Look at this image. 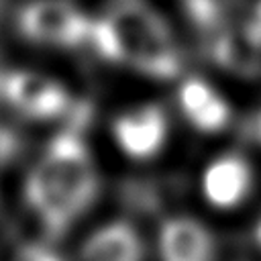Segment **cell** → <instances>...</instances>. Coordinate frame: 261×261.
<instances>
[{"label":"cell","mask_w":261,"mask_h":261,"mask_svg":"<svg viewBox=\"0 0 261 261\" xmlns=\"http://www.w3.org/2000/svg\"><path fill=\"white\" fill-rule=\"evenodd\" d=\"M98 192L96 161L75 130H63L45 145L22 186L27 208L51 237L71 228L92 208Z\"/></svg>","instance_id":"obj_1"},{"label":"cell","mask_w":261,"mask_h":261,"mask_svg":"<svg viewBox=\"0 0 261 261\" xmlns=\"http://www.w3.org/2000/svg\"><path fill=\"white\" fill-rule=\"evenodd\" d=\"M167 33H171L167 22L151 6L139 0H124L102 18L92 20L88 43L104 59L133 67L143 51Z\"/></svg>","instance_id":"obj_2"},{"label":"cell","mask_w":261,"mask_h":261,"mask_svg":"<svg viewBox=\"0 0 261 261\" xmlns=\"http://www.w3.org/2000/svg\"><path fill=\"white\" fill-rule=\"evenodd\" d=\"M20 39L41 47H77L88 43L92 20L67 0H29L14 14Z\"/></svg>","instance_id":"obj_3"},{"label":"cell","mask_w":261,"mask_h":261,"mask_svg":"<svg viewBox=\"0 0 261 261\" xmlns=\"http://www.w3.org/2000/svg\"><path fill=\"white\" fill-rule=\"evenodd\" d=\"M4 100L31 120H51L61 116L69 106L65 88L35 71L10 73L4 88Z\"/></svg>","instance_id":"obj_4"},{"label":"cell","mask_w":261,"mask_h":261,"mask_svg":"<svg viewBox=\"0 0 261 261\" xmlns=\"http://www.w3.org/2000/svg\"><path fill=\"white\" fill-rule=\"evenodd\" d=\"M114 141L133 159L155 157L167 139V114L159 104H145L120 114L112 124Z\"/></svg>","instance_id":"obj_5"},{"label":"cell","mask_w":261,"mask_h":261,"mask_svg":"<svg viewBox=\"0 0 261 261\" xmlns=\"http://www.w3.org/2000/svg\"><path fill=\"white\" fill-rule=\"evenodd\" d=\"M161 261H214L216 245L212 232L190 216L167 218L157 234Z\"/></svg>","instance_id":"obj_6"},{"label":"cell","mask_w":261,"mask_h":261,"mask_svg":"<svg viewBox=\"0 0 261 261\" xmlns=\"http://www.w3.org/2000/svg\"><path fill=\"white\" fill-rule=\"evenodd\" d=\"M253 188V169L249 161L237 153H226L214 159L202 177V192L216 208L239 206Z\"/></svg>","instance_id":"obj_7"},{"label":"cell","mask_w":261,"mask_h":261,"mask_svg":"<svg viewBox=\"0 0 261 261\" xmlns=\"http://www.w3.org/2000/svg\"><path fill=\"white\" fill-rule=\"evenodd\" d=\"M82 261H145V241L126 220L102 224L80 247Z\"/></svg>","instance_id":"obj_8"},{"label":"cell","mask_w":261,"mask_h":261,"mask_svg":"<svg viewBox=\"0 0 261 261\" xmlns=\"http://www.w3.org/2000/svg\"><path fill=\"white\" fill-rule=\"evenodd\" d=\"M179 108L190 124L202 133H218L230 120L226 100L204 80L190 77L179 86Z\"/></svg>","instance_id":"obj_9"},{"label":"cell","mask_w":261,"mask_h":261,"mask_svg":"<svg viewBox=\"0 0 261 261\" xmlns=\"http://www.w3.org/2000/svg\"><path fill=\"white\" fill-rule=\"evenodd\" d=\"M212 57L226 71L251 77L261 73V41L247 27H224L212 41Z\"/></svg>","instance_id":"obj_10"},{"label":"cell","mask_w":261,"mask_h":261,"mask_svg":"<svg viewBox=\"0 0 261 261\" xmlns=\"http://www.w3.org/2000/svg\"><path fill=\"white\" fill-rule=\"evenodd\" d=\"M232 2L234 0H184V6L196 24L212 29L226 18Z\"/></svg>","instance_id":"obj_11"},{"label":"cell","mask_w":261,"mask_h":261,"mask_svg":"<svg viewBox=\"0 0 261 261\" xmlns=\"http://www.w3.org/2000/svg\"><path fill=\"white\" fill-rule=\"evenodd\" d=\"M16 261H65V259L47 245H29L20 251Z\"/></svg>","instance_id":"obj_12"},{"label":"cell","mask_w":261,"mask_h":261,"mask_svg":"<svg viewBox=\"0 0 261 261\" xmlns=\"http://www.w3.org/2000/svg\"><path fill=\"white\" fill-rule=\"evenodd\" d=\"M253 33H255V37H259V41H261V0L255 4V8H253V12H251V18L245 22Z\"/></svg>","instance_id":"obj_13"},{"label":"cell","mask_w":261,"mask_h":261,"mask_svg":"<svg viewBox=\"0 0 261 261\" xmlns=\"http://www.w3.org/2000/svg\"><path fill=\"white\" fill-rule=\"evenodd\" d=\"M255 241H257L259 247H261V216H259V220H257V224H255Z\"/></svg>","instance_id":"obj_14"},{"label":"cell","mask_w":261,"mask_h":261,"mask_svg":"<svg viewBox=\"0 0 261 261\" xmlns=\"http://www.w3.org/2000/svg\"><path fill=\"white\" fill-rule=\"evenodd\" d=\"M257 135H259V139H261V116H259V120H257Z\"/></svg>","instance_id":"obj_15"}]
</instances>
